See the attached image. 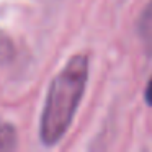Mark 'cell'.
I'll return each mask as SVG.
<instances>
[{
	"mask_svg": "<svg viewBox=\"0 0 152 152\" xmlns=\"http://www.w3.org/2000/svg\"><path fill=\"white\" fill-rule=\"evenodd\" d=\"M88 80V59L74 56L49 87L39 123L43 144L54 145L62 139L72 123Z\"/></svg>",
	"mask_w": 152,
	"mask_h": 152,
	"instance_id": "obj_1",
	"label": "cell"
},
{
	"mask_svg": "<svg viewBox=\"0 0 152 152\" xmlns=\"http://www.w3.org/2000/svg\"><path fill=\"white\" fill-rule=\"evenodd\" d=\"M137 34L145 54L152 56V0L147 4L137 21Z\"/></svg>",
	"mask_w": 152,
	"mask_h": 152,
	"instance_id": "obj_2",
	"label": "cell"
},
{
	"mask_svg": "<svg viewBox=\"0 0 152 152\" xmlns=\"http://www.w3.org/2000/svg\"><path fill=\"white\" fill-rule=\"evenodd\" d=\"M15 147V129L10 124H0V149Z\"/></svg>",
	"mask_w": 152,
	"mask_h": 152,
	"instance_id": "obj_4",
	"label": "cell"
},
{
	"mask_svg": "<svg viewBox=\"0 0 152 152\" xmlns=\"http://www.w3.org/2000/svg\"><path fill=\"white\" fill-rule=\"evenodd\" d=\"M144 98H145V103L149 106H152V77L147 83V88H145V93H144Z\"/></svg>",
	"mask_w": 152,
	"mask_h": 152,
	"instance_id": "obj_5",
	"label": "cell"
},
{
	"mask_svg": "<svg viewBox=\"0 0 152 152\" xmlns=\"http://www.w3.org/2000/svg\"><path fill=\"white\" fill-rule=\"evenodd\" d=\"M15 56V46L10 36L0 31V66L10 62Z\"/></svg>",
	"mask_w": 152,
	"mask_h": 152,
	"instance_id": "obj_3",
	"label": "cell"
}]
</instances>
